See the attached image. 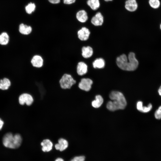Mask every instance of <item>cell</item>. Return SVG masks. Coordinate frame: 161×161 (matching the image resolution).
Segmentation results:
<instances>
[{"instance_id":"1","label":"cell","mask_w":161,"mask_h":161,"mask_svg":"<svg viewBox=\"0 0 161 161\" xmlns=\"http://www.w3.org/2000/svg\"><path fill=\"white\" fill-rule=\"evenodd\" d=\"M128 58L126 55L123 54L117 58L116 63L121 69L128 71H133L137 68L138 61L135 57V54L130 52L129 54Z\"/></svg>"},{"instance_id":"2","label":"cell","mask_w":161,"mask_h":161,"mask_svg":"<svg viewBox=\"0 0 161 161\" xmlns=\"http://www.w3.org/2000/svg\"><path fill=\"white\" fill-rule=\"evenodd\" d=\"M109 97L112 101H109L107 104V109L111 111L124 109L127 102L123 94L121 92L113 91L109 95Z\"/></svg>"},{"instance_id":"3","label":"cell","mask_w":161,"mask_h":161,"mask_svg":"<svg viewBox=\"0 0 161 161\" xmlns=\"http://www.w3.org/2000/svg\"><path fill=\"white\" fill-rule=\"evenodd\" d=\"M22 138L19 134H13L11 132H8L4 136L2 143L6 147L16 149L18 148L21 145Z\"/></svg>"},{"instance_id":"4","label":"cell","mask_w":161,"mask_h":161,"mask_svg":"<svg viewBox=\"0 0 161 161\" xmlns=\"http://www.w3.org/2000/svg\"><path fill=\"white\" fill-rule=\"evenodd\" d=\"M59 83L62 89L66 90L70 89L76 83L77 81L71 74L65 73L60 79Z\"/></svg>"},{"instance_id":"5","label":"cell","mask_w":161,"mask_h":161,"mask_svg":"<svg viewBox=\"0 0 161 161\" xmlns=\"http://www.w3.org/2000/svg\"><path fill=\"white\" fill-rule=\"evenodd\" d=\"M93 83L92 80L88 78H82L78 84V86L80 89L88 92L91 88Z\"/></svg>"},{"instance_id":"6","label":"cell","mask_w":161,"mask_h":161,"mask_svg":"<svg viewBox=\"0 0 161 161\" xmlns=\"http://www.w3.org/2000/svg\"><path fill=\"white\" fill-rule=\"evenodd\" d=\"M90 32L88 28L82 27L77 31V35L78 39L81 41H86L89 39Z\"/></svg>"},{"instance_id":"7","label":"cell","mask_w":161,"mask_h":161,"mask_svg":"<svg viewBox=\"0 0 161 161\" xmlns=\"http://www.w3.org/2000/svg\"><path fill=\"white\" fill-rule=\"evenodd\" d=\"M33 100L32 96L27 93L21 94L18 98L19 103L21 105H24L25 104L28 106H30L33 103Z\"/></svg>"},{"instance_id":"8","label":"cell","mask_w":161,"mask_h":161,"mask_svg":"<svg viewBox=\"0 0 161 161\" xmlns=\"http://www.w3.org/2000/svg\"><path fill=\"white\" fill-rule=\"evenodd\" d=\"M88 71V66L85 62H79L76 67V72L77 75L82 77L86 74Z\"/></svg>"},{"instance_id":"9","label":"cell","mask_w":161,"mask_h":161,"mask_svg":"<svg viewBox=\"0 0 161 161\" xmlns=\"http://www.w3.org/2000/svg\"><path fill=\"white\" fill-rule=\"evenodd\" d=\"M44 60L42 57L39 55H33L30 60L32 66L35 68H40L44 64Z\"/></svg>"},{"instance_id":"10","label":"cell","mask_w":161,"mask_h":161,"mask_svg":"<svg viewBox=\"0 0 161 161\" xmlns=\"http://www.w3.org/2000/svg\"><path fill=\"white\" fill-rule=\"evenodd\" d=\"M103 17L100 12L97 13L92 18L91 20V23L95 26H101L103 24Z\"/></svg>"},{"instance_id":"11","label":"cell","mask_w":161,"mask_h":161,"mask_svg":"<svg viewBox=\"0 0 161 161\" xmlns=\"http://www.w3.org/2000/svg\"><path fill=\"white\" fill-rule=\"evenodd\" d=\"M138 7L136 0H126L125 2V7L128 11L133 12L135 11Z\"/></svg>"},{"instance_id":"12","label":"cell","mask_w":161,"mask_h":161,"mask_svg":"<svg viewBox=\"0 0 161 161\" xmlns=\"http://www.w3.org/2000/svg\"><path fill=\"white\" fill-rule=\"evenodd\" d=\"M92 48L89 46H83L81 48V54L82 57L85 59L90 58L93 54Z\"/></svg>"},{"instance_id":"13","label":"cell","mask_w":161,"mask_h":161,"mask_svg":"<svg viewBox=\"0 0 161 161\" xmlns=\"http://www.w3.org/2000/svg\"><path fill=\"white\" fill-rule=\"evenodd\" d=\"M68 141L63 138H60L58 140V143L55 145V148L57 150L63 151L68 147Z\"/></svg>"},{"instance_id":"14","label":"cell","mask_w":161,"mask_h":161,"mask_svg":"<svg viewBox=\"0 0 161 161\" xmlns=\"http://www.w3.org/2000/svg\"><path fill=\"white\" fill-rule=\"evenodd\" d=\"M41 145L42 146V150L44 152H49L52 149L53 143L49 139L43 140L41 143Z\"/></svg>"},{"instance_id":"15","label":"cell","mask_w":161,"mask_h":161,"mask_svg":"<svg viewBox=\"0 0 161 161\" xmlns=\"http://www.w3.org/2000/svg\"><path fill=\"white\" fill-rule=\"evenodd\" d=\"M32 28L30 26L21 24L19 26V30L20 32L24 35H28L30 34L32 32Z\"/></svg>"},{"instance_id":"16","label":"cell","mask_w":161,"mask_h":161,"mask_svg":"<svg viewBox=\"0 0 161 161\" xmlns=\"http://www.w3.org/2000/svg\"><path fill=\"white\" fill-rule=\"evenodd\" d=\"M77 20L81 23L85 22L88 19V16L86 12L84 10L78 11L76 14Z\"/></svg>"},{"instance_id":"17","label":"cell","mask_w":161,"mask_h":161,"mask_svg":"<svg viewBox=\"0 0 161 161\" xmlns=\"http://www.w3.org/2000/svg\"><path fill=\"white\" fill-rule=\"evenodd\" d=\"M87 4L92 10H97L100 5L99 0H88Z\"/></svg>"},{"instance_id":"18","label":"cell","mask_w":161,"mask_h":161,"mask_svg":"<svg viewBox=\"0 0 161 161\" xmlns=\"http://www.w3.org/2000/svg\"><path fill=\"white\" fill-rule=\"evenodd\" d=\"M103 100L100 95H97L95 97V99L92 103V106L95 108H98L100 107L103 103Z\"/></svg>"},{"instance_id":"19","label":"cell","mask_w":161,"mask_h":161,"mask_svg":"<svg viewBox=\"0 0 161 161\" xmlns=\"http://www.w3.org/2000/svg\"><path fill=\"white\" fill-rule=\"evenodd\" d=\"M11 85L10 80L6 78H4L0 80V89L2 90L7 89Z\"/></svg>"},{"instance_id":"20","label":"cell","mask_w":161,"mask_h":161,"mask_svg":"<svg viewBox=\"0 0 161 161\" xmlns=\"http://www.w3.org/2000/svg\"><path fill=\"white\" fill-rule=\"evenodd\" d=\"M105 65V61L101 58L95 59L92 62V66L94 68H102L104 67Z\"/></svg>"},{"instance_id":"21","label":"cell","mask_w":161,"mask_h":161,"mask_svg":"<svg viewBox=\"0 0 161 161\" xmlns=\"http://www.w3.org/2000/svg\"><path fill=\"white\" fill-rule=\"evenodd\" d=\"M9 40V37L7 33L3 32L0 35V44L1 45H7Z\"/></svg>"},{"instance_id":"22","label":"cell","mask_w":161,"mask_h":161,"mask_svg":"<svg viewBox=\"0 0 161 161\" xmlns=\"http://www.w3.org/2000/svg\"><path fill=\"white\" fill-rule=\"evenodd\" d=\"M148 4L151 7L154 9L158 8L160 5V0H149Z\"/></svg>"},{"instance_id":"23","label":"cell","mask_w":161,"mask_h":161,"mask_svg":"<svg viewBox=\"0 0 161 161\" xmlns=\"http://www.w3.org/2000/svg\"><path fill=\"white\" fill-rule=\"evenodd\" d=\"M35 7L34 3L30 2L25 7V10L27 13L30 14L35 11Z\"/></svg>"},{"instance_id":"24","label":"cell","mask_w":161,"mask_h":161,"mask_svg":"<svg viewBox=\"0 0 161 161\" xmlns=\"http://www.w3.org/2000/svg\"><path fill=\"white\" fill-rule=\"evenodd\" d=\"M152 108V105L151 103H149L147 106H143L141 112L146 113L149 112Z\"/></svg>"},{"instance_id":"25","label":"cell","mask_w":161,"mask_h":161,"mask_svg":"<svg viewBox=\"0 0 161 161\" xmlns=\"http://www.w3.org/2000/svg\"><path fill=\"white\" fill-rule=\"evenodd\" d=\"M85 157L83 156H76L70 161H84Z\"/></svg>"},{"instance_id":"26","label":"cell","mask_w":161,"mask_h":161,"mask_svg":"<svg viewBox=\"0 0 161 161\" xmlns=\"http://www.w3.org/2000/svg\"><path fill=\"white\" fill-rule=\"evenodd\" d=\"M155 118L157 119H161V111L158 109L157 110L154 114Z\"/></svg>"},{"instance_id":"27","label":"cell","mask_w":161,"mask_h":161,"mask_svg":"<svg viewBox=\"0 0 161 161\" xmlns=\"http://www.w3.org/2000/svg\"><path fill=\"white\" fill-rule=\"evenodd\" d=\"M143 102L141 101H139L137 104V109L141 112L143 107Z\"/></svg>"},{"instance_id":"28","label":"cell","mask_w":161,"mask_h":161,"mask_svg":"<svg viewBox=\"0 0 161 161\" xmlns=\"http://www.w3.org/2000/svg\"><path fill=\"white\" fill-rule=\"evenodd\" d=\"M76 0H63L64 3L66 4H71L74 3Z\"/></svg>"},{"instance_id":"29","label":"cell","mask_w":161,"mask_h":161,"mask_svg":"<svg viewBox=\"0 0 161 161\" xmlns=\"http://www.w3.org/2000/svg\"><path fill=\"white\" fill-rule=\"evenodd\" d=\"M51 3L56 4L60 2V0H48Z\"/></svg>"},{"instance_id":"30","label":"cell","mask_w":161,"mask_h":161,"mask_svg":"<svg viewBox=\"0 0 161 161\" xmlns=\"http://www.w3.org/2000/svg\"><path fill=\"white\" fill-rule=\"evenodd\" d=\"M4 124V121L0 118V130L2 129Z\"/></svg>"},{"instance_id":"31","label":"cell","mask_w":161,"mask_h":161,"mask_svg":"<svg viewBox=\"0 0 161 161\" xmlns=\"http://www.w3.org/2000/svg\"><path fill=\"white\" fill-rule=\"evenodd\" d=\"M55 161H64V160L62 158H58L55 160Z\"/></svg>"},{"instance_id":"32","label":"cell","mask_w":161,"mask_h":161,"mask_svg":"<svg viewBox=\"0 0 161 161\" xmlns=\"http://www.w3.org/2000/svg\"><path fill=\"white\" fill-rule=\"evenodd\" d=\"M158 92L159 95L161 96V86H160L158 89Z\"/></svg>"},{"instance_id":"33","label":"cell","mask_w":161,"mask_h":161,"mask_svg":"<svg viewBox=\"0 0 161 161\" xmlns=\"http://www.w3.org/2000/svg\"><path fill=\"white\" fill-rule=\"evenodd\" d=\"M104 0L108 2V1H112L113 0Z\"/></svg>"},{"instance_id":"34","label":"cell","mask_w":161,"mask_h":161,"mask_svg":"<svg viewBox=\"0 0 161 161\" xmlns=\"http://www.w3.org/2000/svg\"><path fill=\"white\" fill-rule=\"evenodd\" d=\"M158 109L161 111V106H160Z\"/></svg>"},{"instance_id":"35","label":"cell","mask_w":161,"mask_h":161,"mask_svg":"<svg viewBox=\"0 0 161 161\" xmlns=\"http://www.w3.org/2000/svg\"><path fill=\"white\" fill-rule=\"evenodd\" d=\"M160 30H161V23L160 25Z\"/></svg>"}]
</instances>
